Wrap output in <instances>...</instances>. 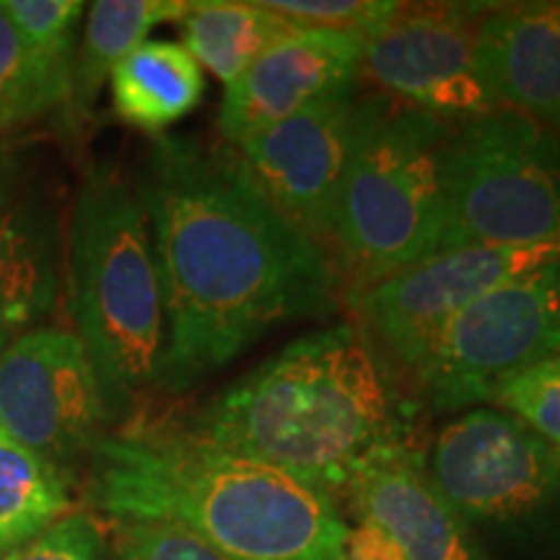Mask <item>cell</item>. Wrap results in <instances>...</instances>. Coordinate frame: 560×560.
Segmentation results:
<instances>
[{"mask_svg":"<svg viewBox=\"0 0 560 560\" xmlns=\"http://www.w3.org/2000/svg\"><path fill=\"white\" fill-rule=\"evenodd\" d=\"M185 429L332 490L346 486L371 452L405 441L408 408L361 327L332 325L291 340L247 371Z\"/></svg>","mask_w":560,"mask_h":560,"instance_id":"cell-3","label":"cell"},{"mask_svg":"<svg viewBox=\"0 0 560 560\" xmlns=\"http://www.w3.org/2000/svg\"><path fill=\"white\" fill-rule=\"evenodd\" d=\"M58 291V244L37 200H0V353L37 327Z\"/></svg>","mask_w":560,"mask_h":560,"instance_id":"cell-16","label":"cell"},{"mask_svg":"<svg viewBox=\"0 0 560 560\" xmlns=\"http://www.w3.org/2000/svg\"><path fill=\"white\" fill-rule=\"evenodd\" d=\"M107 532L122 560H236L174 524L109 522Z\"/></svg>","mask_w":560,"mask_h":560,"instance_id":"cell-25","label":"cell"},{"mask_svg":"<svg viewBox=\"0 0 560 560\" xmlns=\"http://www.w3.org/2000/svg\"><path fill=\"white\" fill-rule=\"evenodd\" d=\"M459 247H560L556 130L511 109L454 128L439 252Z\"/></svg>","mask_w":560,"mask_h":560,"instance_id":"cell-6","label":"cell"},{"mask_svg":"<svg viewBox=\"0 0 560 560\" xmlns=\"http://www.w3.org/2000/svg\"><path fill=\"white\" fill-rule=\"evenodd\" d=\"M560 260V247H459L392 272L366 289L346 293L361 332L412 376L446 327L472 301L522 272Z\"/></svg>","mask_w":560,"mask_h":560,"instance_id":"cell-9","label":"cell"},{"mask_svg":"<svg viewBox=\"0 0 560 560\" xmlns=\"http://www.w3.org/2000/svg\"><path fill=\"white\" fill-rule=\"evenodd\" d=\"M363 39L338 32H293L262 52L223 94L219 132L240 145L327 91L359 81Z\"/></svg>","mask_w":560,"mask_h":560,"instance_id":"cell-14","label":"cell"},{"mask_svg":"<svg viewBox=\"0 0 560 560\" xmlns=\"http://www.w3.org/2000/svg\"><path fill=\"white\" fill-rule=\"evenodd\" d=\"M109 423L73 330L37 325L0 353V429L62 472L89 459Z\"/></svg>","mask_w":560,"mask_h":560,"instance_id":"cell-10","label":"cell"},{"mask_svg":"<svg viewBox=\"0 0 560 560\" xmlns=\"http://www.w3.org/2000/svg\"><path fill=\"white\" fill-rule=\"evenodd\" d=\"M558 454H560V450H558Z\"/></svg>","mask_w":560,"mask_h":560,"instance_id":"cell-28","label":"cell"},{"mask_svg":"<svg viewBox=\"0 0 560 560\" xmlns=\"http://www.w3.org/2000/svg\"><path fill=\"white\" fill-rule=\"evenodd\" d=\"M70 475L0 429V558L70 514Z\"/></svg>","mask_w":560,"mask_h":560,"instance_id":"cell-20","label":"cell"},{"mask_svg":"<svg viewBox=\"0 0 560 560\" xmlns=\"http://www.w3.org/2000/svg\"><path fill=\"white\" fill-rule=\"evenodd\" d=\"M112 107L132 128L164 132L206 94V75L182 42L149 39L112 70Z\"/></svg>","mask_w":560,"mask_h":560,"instance_id":"cell-17","label":"cell"},{"mask_svg":"<svg viewBox=\"0 0 560 560\" xmlns=\"http://www.w3.org/2000/svg\"><path fill=\"white\" fill-rule=\"evenodd\" d=\"M91 506L109 522H161L236 560H346L330 490L185 429L136 418L89 454Z\"/></svg>","mask_w":560,"mask_h":560,"instance_id":"cell-2","label":"cell"},{"mask_svg":"<svg viewBox=\"0 0 560 560\" xmlns=\"http://www.w3.org/2000/svg\"><path fill=\"white\" fill-rule=\"evenodd\" d=\"M301 32H338L366 39L397 11V0H262Z\"/></svg>","mask_w":560,"mask_h":560,"instance_id":"cell-23","label":"cell"},{"mask_svg":"<svg viewBox=\"0 0 560 560\" xmlns=\"http://www.w3.org/2000/svg\"><path fill=\"white\" fill-rule=\"evenodd\" d=\"M0 560H107V527L86 511H70Z\"/></svg>","mask_w":560,"mask_h":560,"instance_id":"cell-26","label":"cell"},{"mask_svg":"<svg viewBox=\"0 0 560 560\" xmlns=\"http://www.w3.org/2000/svg\"><path fill=\"white\" fill-rule=\"evenodd\" d=\"M21 37L42 68L66 83H73L75 26L86 5L81 0H0Z\"/></svg>","mask_w":560,"mask_h":560,"instance_id":"cell-22","label":"cell"},{"mask_svg":"<svg viewBox=\"0 0 560 560\" xmlns=\"http://www.w3.org/2000/svg\"><path fill=\"white\" fill-rule=\"evenodd\" d=\"M177 24L182 47L226 86L262 52L299 32L262 0H195Z\"/></svg>","mask_w":560,"mask_h":560,"instance_id":"cell-19","label":"cell"},{"mask_svg":"<svg viewBox=\"0 0 560 560\" xmlns=\"http://www.w3.org/2000/svg\"><path fill=\"white\" fill-rule=\"evenodd\" d=\"M11 192V177H9V166L0 161V200Z\"/></svg>","mask_w":560,"mask_h":560,"instance_id":"cell-27","label":"cell"},{"mask_svg":"<svg viewBox=\"0 0 560 560\" xmlns=\"http://www.w3.org/2000/svg\"><path fill=\"white\" fill-rule=\"evenodd\" d=\"M431 480L465 522H520L560 490V454L522 420L472 408L439 433Z\"/></svg>","mask_w":560,"mask_h":560,"instance_id":"cell-11","label":"cell"},{"mask_svg":"<svg viewBox=\"0 0 560 560\" xmlns=\"http://www.w3.org/2000/svg\"><path fill=\"white\" fill-rule=\"evenodd\" d=\"M68 293L109 420H130L159 389L164 293L136 182L115 164L86 172L68 221Z\"/></svg>","mask_w":560,"mask_h":560,"instance_id":"cell-4","label":"cell"},{"mask_svg":"<svg viewBox=\"0 0 560 560\" xmlns=\"http://www.w3.org/2000/svg\"><path fill=\"white\" fill-rule=\"evenodd\" d=\"M560 450V355L537 363L495 392L493 402Z\"/></svg>","mask_w":560,"mask_h":560,"instance_id":"cell-24","label":"cell"},{"mask_svg":"<svg viewBox=\"0 0 560 560\" xmlns=\"http://www.w3.org/2000/svg\"><path fill=\"white\" fill-rule=\"evenodd\" d=\"M361 100V81L346 83L234 145L272 206L327 249Z\"/></svg>","mask_w":560,"mask_h":560,"instance_id":"cell-13","label":"cell"},{"mask_svg":"<svg viewBox=\"0 0 560 560\" xmlns=\"http://www.w3.org/2000/svg\"><path fill=\"white\" fill-rule=\"evenodd\" d=\"M346 560H488L408 441L371 452L346 486Z\"/></svg>","mask_w":560,"mask_h":560,"instance_id":"cell-12","label":"cell"},{"mask_svg":"<svg viewBox=\"0 0 560 560\" xmlns=\"http://www.w3.org/2000/svg\"><path fill=\"white\" fill-rule=\"evenodd\" d=\"M190 0H96L89 5L81 47L75 50L68 115L81 120L94 107L112 70L138 50L166 21L185 16Z\"/></svg>","mask_w":560,"mask_h":560,"instance_id":"cell-18","label":"cell"},{"mask_svg":"<svg viewBox=\"0 0 560 560\" xmlns=\"http://www.w3.org/2000/svg\"><path fill=\"white\" fill-rule=\"evenodd\" d=\"M132 182L164 293L161 392L182 395L272 327L346 301L330 249L272 206L234 145L156 136Z\"/></svg>","mask_w":560,"mask_h":560,"instance_id":"cell-1","label":"cell"},{"mask_svg":"<svg viewBox=\"0 0 560 560\" xmlns=\"http://www.w3.org/2000/svg\"><path fill=\"white\" fill-rule=\"evenodd\" d=\"M480 58L501 109L560 130V0L490 3Z\"/></svg>","mask_w":560,"mask_h":560,"instance_id":"cell-15","label":"cell"},{"mask_svg":"<svg viewBox=\"0 0 560 560\" xmlns=\"http://www.w3.org/2000/svg\"><path fill=\"white\" fill-rule=\"evenodd\" d=\"M560 355V260L472 301L412 380L433 410L490 405L509 380Z\"/></svg>","mask_w":560,"mask_h":560,"instance_id":"cell-7","label":"cell"},{"mask_svg":"<svg viewBox=\"0 0 560 560\" xmlns=\"http://www.w3.org/2000/svg\"><path fill=\"white\" fill-rule=\"evenodd\" d=\"M70 89L34 58L9 13L0 9V132L66 109Z\"/></svg>","mask_w":560,"mask_h":560,"instance_id":"cell-21","label":"cell"},{"mask_svg":"<svg viewBox=\"0 0 560 560\" xmlns=\"http://www.w3.org/2000/svg\"><path fill=\"white\" fill-rule=\"evenodd\" d=\"M490 3H400L363 39L359 81L454 128L501 109L480 58Z\"/></svg>","mask_w":560,"mask_h":560,"instance_id":"cell-8","label":"cell"},{"mask_svg":"<svg viewBox=\"0 0 560 560\" xmlns=\"http://www.w3.org/2000/svg\"><path fill=\"white\" fill-rule=\"evenodd\" d=\"M452 132L408 104L363 94L330 234L346 293L439 252Z\"/></svg>","mask_w":560,"mask_h":560,"instance_id":"cell-5","label":"cell"}]
</instances>
